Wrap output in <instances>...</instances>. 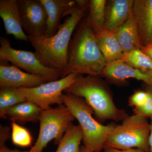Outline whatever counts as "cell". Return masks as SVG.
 <instances>
[{"label":"cell","mask_w":152,"mask_h":152,"mask_svg":"<svg viewBox=\"0 0 152 152\" xmlns=\"http://www.w3.org/2000/svg\"><path fill=\"white\" fill-rule=\"evenodd\" d=\"M134 1L114 0L106 11L104 28L114 32L122 26L132 12Z\"/></svg>","instance_id":"15"},{"label":"cell","mask_w":152,"mask_h":152,"mask_svg":"<svg viewBox=\"0 0 152 152\" xmlns=\"http://www.w3.org/2000/svg\"><path fill=\"white\" fill-rule=\"evenodd\" d=\"M64 104L77 120L83 133V145L92 152H100L111 131L116 124H101L92 116V109L83 99L63 93Z\"/></svg>","instance_id":"4"},{"label":"cell","mask_w":152,"mask_h":152,"mask_svg":"<svg viewBox=\"0 0 152 152\" xmlns=\"http://www.w3.org/2000/svg\"><path fill=\"white\" fill-rule=\"evenodd\" d=\"M0 59L2 61L10 62L26 72L42 76L48 82L61 78V71L44 65L35 52L14 49L11 47L10 40L4 37L0 38Z\"/></svg>","instance_id":"7"},{"label":"cell","mask_w":152,"mask_h":152,"mask_svg":"<svg viewBox=\"0 0 152 152\" xmlns=\"http://www.w3.org/2000/svg\"><path fill=\"white\" fill-rule=\"evenodd\" d=\"M141 50L152 59V43L147 46L142 47Z\"/></svg>","instance_id":"28"},{"label":"cell","mask_w":152,"mask_h":152,"mask_svg":"<svg viewBox=\"0 0 152 152\" xmlns=\"http://www.w3.org/2000/svg\"><path fill=\"white\" fill-rule=\"evenodd\" d=\"M86 12L85 9L76 5L64 13L63 18H66L54 35L50 37L28 36V40L43 64L61 72L64 70L72 36Z\"/></svg>","instance_id":"1"},{"label":"cell","mask_w":152,"mask_h":152,"mask_svg":"<svg viewBox=\"0 0 152 152\" xmlns=\"http://www.w3.org/2000/svg\"><path fill=\"white\" fill-rule=\"evenodd\" d=\"M146 85L147 86V91L151 93L152 94V80L148 84H147Z\"/></svg>","instance_id":"31"},{"label":"cell","mask_w":152,"mask_h":152,"mask_svg":"<svg viewBox=\"0 0 152 152\" xmlns=\"http://www.w3.org/2000/svg\"><path fill=\"white\" fill-rule=\"evenodd\" d=\"M98 77L82 76L64 93L83 99L101 122L122 121L129 115L116 106L112 95Z\"/></svg>","instance_id":"3"},{"label":"cell","mask_w":152,"mask_h":152,"mask_svg":"<svg viewBox=\"0 0 152 152\" xmlns=\"http://www.w3.org/2000/svg\"><path fill=\"white\" fill-rule=\"evenodd\" d=\"M47 12V27L45 35H54L59 28L60 21L66 12L77 4L72 0H40Z\"/></svg>","instance_id":"14"},{"label":"cell","mask_w":152,"mask_h":152,"mask_svg":"<svg viewBox=\"0 0 152 152\" xmlns=\"http://www.w3.org/2000/svg\"><path fill=\"white\" fill-rule=\"evenodd\" d=\"M124 53L136 50H141L133 12L126 21L113 32Z\"/></svg>","instance_id":"16"},{"label":"cell","mask_w":152,"mask_h":152,"mask_svg":"<svg viewBox=\"0 0 152 152\" xmlns=\"http://www.w3.org/2000/svg\"><path fill=\"white\" fill-rule=\"evenodd\" d=\"M11 125V139L13 144L18 146L22 147L31 146L33 138L29 131L14 122H12Z\"/></svg>","instance_id":"23"},{"label":"cell","mask_w":152,"mask_h":152,"mask_svg":"<svg viewBox=\"0 0 152 152\" xmlns=\"http://www.w3.org/2000/svg\"><path fill=\"white\" fill-rule=\"evenodd\" d=\"M148 72L150 75L152 77V71H150V72Z\"/></svg>","instance_id":"33"},{"label":"cell","mask_w":152,"mask_h":152,"mask_svg":"<svg viewBox=\"0 0 152 152\" xmlns=\"http://www.w3.org/2000/svg\"><path fill=\"white\" fill-rule=\"evenodd\" d=\"M99 48L107 64L120 60L124 54L113 32L104 28L95 33Z\"/></svg>","instance_id":"17"},{"label":"cell","mask_w":152,"mask_h":152,"mask_svg":"<svg viewBox=\"0 0 152 152\" xmlns=\"http://www.w3.org/2000/svg\"><path fill=\"white\" fill-rule=\"evenodd\" d=\"M148 91H138L131 96L129 100V104L133 108L138 107L143 105L146 102L148 98Z\"/></svg>","instance_id":"24"},{"label":"cell","mask_w":152,"mask_h":152,"mask_svg":"<svg viewBox=\"0 0 152 152\" xmlns=\"http://www.w3.org/2000/svg\"><path fill=\"white\" fill-rule=\"evenodd\" d=\"M133 15L142 47L152 42V0H135Z\"/></svg>","instance_id":"11"},{"label":"cell","mask_w":152,"mask_h":152,"mask_svg":"<svg viewBox=\"0 0 152 152\" xmlns=\"http://www.w3.org/2000/svg\"><path fill=\"white\" fill-rule=\"evenodd\" d=\"M75 119L73 115L64 104L42 110L39 121V135L29 152H42L53 140L55 145H58Z\"/></svg>","instance_id":"6"},{"label":"cell","mask_w":152,"mask_h":152,"mask_svg":"<svg viewBox=\"0 0 152 152\" xmlns=\"http://www.w3.org/2000/svg\"><path fill=\"white\" fill-rule=\"evenodd\" d=\"M148 92V98L146 102L143 105L133 108L134 114L141 116L146 118L152 117V94L149 92Z\"/></svg>","instance_id":"25"},{"label":"cell","mask_w":152,"mask_h":152,"mask_svg":"<svg viewBox=\"0 0 152 152\" xmlns=\"http://www.w3.org/2000/svg\"><path fill=\"white\" fill-rule=\"evenodd\" d=\"M106 3L105 0H91L88 1L89 14L87 19L95 33L104 28Z\"/></svg>","instance_id":"20"},{"label":"cell","mask_w":152,"mask_h":152,"mask_svg":"<svg viewBox=\"0 0 152 152\" xmlns=\"http://www.w3.org/2000/svg\"><path fill=\"white\" fill-rule=\"evenodd\" d=\"M100 76L113 81H124L130 78L142 81L146 84L152 80L148 72H145L129 65L120 60L106 64Z\"/></svg>","instance_id":"13"},{"label":"cell","mask_w":152,"mask_h":152,"mask_svg":"<svg viewBox=\"0 0 152 152\" xmlns=\"http://www.w3.org/2000/svg\"><path fill=\"white\" fill-rule=\"evenodd\" d=\"M104 152H145L142 150L138 148H133L127 150H118L114 149L111 148H104Z\"/></svg>","instance_id":"27"},{"label":"cell","mask_w":152,"mask_h":152,"mask_svg":"<svg viewBox=\"0 0 152 152\" xmlns=\"http://www.w3.org/2000/svg\"><path fill=\"white\" fill-rule=\"evenodd\" d=\"M48 82L45 78L23 72L15 66L0 65V88H35Z\"/></svg>","instance_id":"10"},{"label":"cell","mask_w":152,"mask_h":152,"mask_svg":"<svg viewBox=\"0 0 152 152\" xmlns=\"http://www.w3.org/2000/svg\"></svg>","instance_id":"34"},{"label":"cell","mask_w":152,"mask_h":152,"mask_svg":"<svg viewBox=\"0 0 152 152\" xmlns=\"http://www.w3.org/2000/svg\"><path fill=\"white\" fill-rule=\"evenodd\" d=\"M42 109L36 104L26 101L11 108L6 113L12 122L37 123L39 121Z\"/></svg>","instance_id":"18"},{"label":"cell","mask_w":152,"mask_h":152,"mask_svg":"<svg viewBox=\"0 0 152 152\" xmlns=\"http://www.w3.org/2000/svg\"><path fill=\"white\" fill-rule=\"evenodd\" d=\"M81 152H92L89 150H88L87 148L83 145H81L80 146Z\"/></svg>","instance_id":"32"},{"label":"cell","mask_w":152,"mask_h":152,"mask_svg":"<svg viewBox=\"0 0 152 152\" xmlns=\"http://www.w3.org/2000/svg\"><path fill=\"white\" fill-rule=\"evenodd\" d=\"M27 101L18 91V89L12 88H1L0 90V117L6 118L7 112L11 108Z\"/></svg>","instance_id":"21"},{"label":"cell","mask_w":152,"mask_h":152,"mask_svg":"<svg viewBox=\"0 0 152 152\" xmlns=\"http://www.w3.org/2000/svg\"><path fill=\"white\" fill-rule=\"evenodd\" d=\"M11 137V129L7 126H0V146L5 145L6 142Z\"/></svg>","instance_id":"26"},{"label":"cell","mask_w":152,"mask_h":152,"mask_svg":"<svg viewBox=\"0 0 152 152\" xmlns=\"http://www.w3.org/2000/svg\"><path fill=\"white\" fill-rule=\"evenodd\" d=\"M81 22L71 39L62 78L71 74L99 77L107 64L88 19Z\"/></svg>","instance_id":"2"},{"label":"cell","mask_w":152,"mask_h":152,"mask_svg":"<svg viewBox=\"0 0 152 152\" xmlns=\"http://www.w3.org/2000/svg\"><path fill=\"white\" fill-rule=\"evenodd\" d=\"M150 119H151V123H150L151 131H150L149 138V145L150 148L149 152H152V117L150 118Z\"/></svg>","instance_id":"30"},{"label":"cell","mask_w":152,"mask_h":152,"mask_svg":"<svg viewBox=\"0 0 152 152\" xmlns=\"http://www.w3.org/2000/svg\"><path fill=\"white\" fill-rule=\"evenodd\" d=\"M0 16L7 34L13 36L15 39L28 41L22 27L17 0H1Z\"/></svg>","instance_id":"12"},{"label":"cell","mask_w":152,"mask_h":152,"mask_svg":"<svg viewBox=\"0 0 152 152\" xmlns=\"http://www.w3.org/2000/svg\"><path fill=\"white\" fill-rule=\"evenodd\" d=\"M150 131V124L146 118L134 114L129 116L111 131L104 148L122 151L138 148L149 152Z\"/></svg>","instance_id":"5"},{"label":"cell","mask_w":152,"mask_h":152,"mask_svg":"<svg viewBox=\"0 0 152 152\" xmlns=\"http://www.w3.org/2000/svg\"><path fill=\"white\" fill-rule=\"evenodd\" d=\"M83 133L79 125L72 124L69 127L55 152H81Z\"/></svg>","instance_id":"19"},{"label":"cell","mask_w":152,"mask_h":152,"mask_svg":"<svg viewBox=\"0 0 152 152\" xmlns=\"http://www.w3.org/2000/svg\"><path fill=\"white\" fill-rule=\"evenodd\" d=\"M83 75L71 74L57 80L47 82L33 88H20L18 91L27 99L43 110L51 107L53 105L63 104L62 95Z\"/></svg>","instance_id":"8"},{"label":"cell","mask_w":152,"mask_h":152,"mask_svg":"<svg viewBox=\"0 0 152 152\" xmlns=\"http://www.w3.org/2000/svg\"><path fill=\"white\" fill-rule=\"evenodd\" d=\"M119 60L145 72L152 71V59L141 50L124 53Z\"/></svg>","instance_id":"22"},{"label":"cell","mask_w":152,"mask_h":152,"mask_svg":"<svg viewBox=\"0 0 152 152\" xmlns=\"http://www.w3.org/2000/svg\"><path fill=\"white\" fill-rule=\"evenodd\" d=\"M0 152H29V151H21L16 149L11 150L5 145L2 146H0Z\"/></svg>","instance_id":"29"},{"label":"cell","mask_w":152,"mask_h":152,"mask_svg":"<svg viewBox=\"0 0 152 152\" xmlns=\"http://www.w3.org/2000/svg\"><path fill=\"white\" fill-rule=\"evenodd\" d=\"M22 27L28 36L45 35L48 15L40 0H17Z\"/></svg>","instance_id":"9"}]
</instances>
